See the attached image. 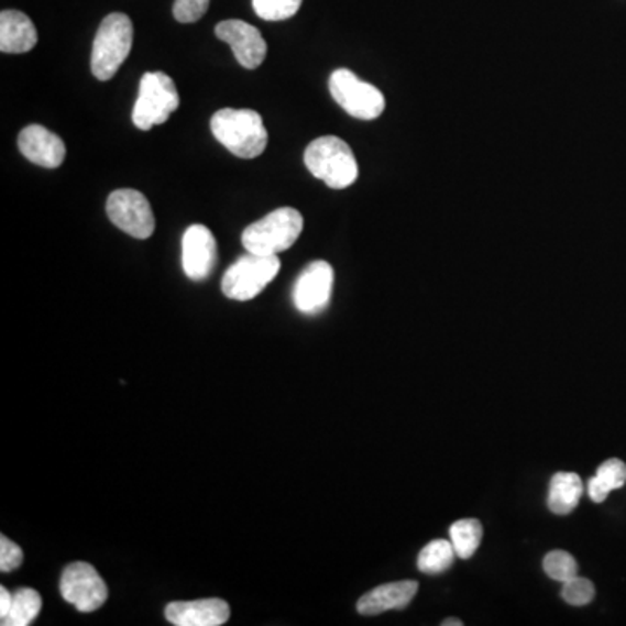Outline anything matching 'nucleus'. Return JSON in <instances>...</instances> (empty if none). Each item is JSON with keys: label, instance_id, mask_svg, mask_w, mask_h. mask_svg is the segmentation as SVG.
Here are the masks:
<instances>
[{"label": "nucleus", "instance_id": "obj_1", "mask_svg": "<svg viewBox=\"0 0 626 626\" xmlns=\"http://www.w3.org/2000/svg\"><path fill=\"white\" fill-rule=\"evenodd\" d=\"M216 140L235 157L256 158L268 145V133L260 113L254 110L223 108L211 119Z\"/></svg>", "mask_w": 626, "mask_h": 626}, {"label": "nucleus", "instance_id": "obj_2", "mask_svg": "<svg viewBox=\"0 0 626 626\" xmlns=\"http://www.w3.org/2000/svg\"><path fill=\"white\" fill-rule=\"evenodd\" d=\"M305 166L329 188L343 190L358 182L359 164L349 143L341 138H317L305 150Z\"/></svg>", "mask_w": 626, "mask_h": 626}, {"label": "nucleus", "instance_id": "obj_3", "mask_svg": "<svg viewBox=\"0 0 626 626\" xmlns=\"http://www.w3.org/2000/svg\"><path fill=\"white\" fill-rule=\"evenodd\" d=\"M304 216L293 208H281L250 224L242 233L248 253L274 256L289 250L304 232Z\"/></svg>", "mask_w": 626, "mask_h": 626}, {"label": "nucleus", "instance_id": "obj_4", "mask_svg": "<svg viewBox=\"0 0 626 626\" xmlns=\"http://www.w3.org/2000/svg\"><path fill=\"white\" fill-rule=\"evenodd\" d=\"M133 21L128 14H108L92 44L91 70L98 80H110L133 50Z\"/></svg>", "mask_w": 626, "mask_h": 626}, {"label": "nucleus", "instance_id": "obj_5", "mask_svg": "<svg viewBox=\"0 0 626 626\" xmlns=\"http://www.w3.org/2000/svg\"><path fill=\"white\" fill-rule=\"evenodd\" d=\"M179 95L175 80L164 72H146L140 80L133 122L138 129L150 131L164 124L178 110Z\"/></svg>", "mask_w": 626, "mask_h": 626}, {"label": "nucleus", "instance_id": "obj_6", "mask_svg": "<svg viewBox=\"0 0 626 626\" xmlns=\"http://www.w3.org/2000/svg\"><path fill=\"white\" fill-rule=\"evenodd\" d=\"M278 270H281V260L277 254L260 256L248 253L224 272L221 290L227 298L250 301L277 277Z\"/></svg>", "mask_w": 626, "mask_h": 626}, {"label": "nucleus", "instance_id": "obj_7", "mask_svg": "<svg viewBox=\"0 0 626 626\" xmlns=\"http://www.w3.org/2000/svg\"><path fill=\"white\" fill-rule=\"evenodd\" d=\"M329 92L349 116L361 121H374L385 112V96L373 84L364 83L347 68L331 74Z\"/></svg>", "mask_w": 626, "mask_h": 626}, {"label": "nucleus", "instance_id": "obj_8", "mask_svg": "<svg viewBox=\"0 0 626 626\" xmlns=\"http://www.w3.org/2000/svg\"><path fill=\"white\" fill-rule=\"evenodd\" d=\"M107 215L117 229H121L134 239L145 241L154 235V211L142 191L133 188L112 191L107 200Z\"/></svg>", "mask_w": 626, "mask_h": 626}, {"label": "nucleus", "instance_id": "obj_9", "mask_svg": "<svg viewBox=\"0 0 626 626\" xmlns=\"http://www.w3.org/2000/svg\"><path fill=\"white\" fill-rule=\"evenodd\" d=\"M59 590L65 601L80 613L100 609L108 598L103 578L88 562H74L63 571Z\"/></svg>", "mask_w": 626, "mask_h": 626}, {"label": "nucleus", "instance_id": "obj_10", "mask_svg": "<svg viewBox=\"0 0 626 626\" xmlns=\"http://www.w3.org/2000/svg\"><path fill=\"white\" fill-rule=\"evenodd\" d=\"M334 270L328 262L310 263L301 272L293 289L296 308L305 316H316L331 301Z\"/></svg>", "mask_w": 626, "mask_h": 626}, {"label": "nucleus", "instance_id": "obj_11", "mask_svg": "<svg viewBox=\"0 0 626 626\" xmlns=\"http://www.w3.org/2000/svg\"><path fill=\"white\" fill-rule=\"evenodd\" d=\"M183 270L194 283H202L218 262V245L211 230L204 224H191L183 235Z\"/></svg>", "mask_w": 626, "mask_h": 626}, {"label": "nucleus", "instance_id": "obj_12", "mask_svg": "<svg viewBox=\"0 0 626 626\" xmlns=\"http://www.w3.org/2000/svg\"><path fill=\"white\" fill-rule=\"evenodd\" d=\"M215 34L232 47L237 62L248 70H254L265 62L266 42L256 26L242 20H227L216 25Z\"/></svg>", "mask_w": 626, "mask_h": 626}, {"label": "nucleus", "instance_id": "obj_13", "mask_svg": "<svg viewBox=\"0 0 626 626\" xmlns=\"http://www.w3.org/2000/svg\"><path fill=\"white\" fill-rule=\"evenodd\" d=\"M18 149L30 162L46 169L62 166L67 155V146L58 134L51 133L42 125H29L18 136Z\"/></svg>", "mask_w": 626, "mask_h": 626}, {"label": "nucleus", "instance_id": "obj_14", "mask_svg": "<svg viewBox=\"0 0 626 626\" xmlns=\"http://www.w3.org/2000/svg\"><path fill=\"white\" fill-rule=\"evenodd\" d=\"M166 619L176 626H220L230 619V606L221 598L171 602Z\"/></svg>", "mask_w": 626, "mask_h": 626}, {"label": "nucleus", "instance_id": "obj_15", "mask_svg": "<svg viewBox=\"0 0 626 626\" xmlns=\"http://www.w3.org/2000/svg\"><path fill=\"white\" fill-rule=\"evenodd\" d=\"M416 592L418 583L413 580L386 583L362 595L358 602V611L364 616H376L385 611L404 609L415 598Z\"/></svg>", "mask_w": 626, "mask_h": 626}, {"label": "nucleus", "instance_id": "obj_16", "mask_svg": "<svg viewBox=\"0 0 626 626\" xmlns=\"http://www.w3.org/2000/svg\"><path fill=\"white\" fill-rule=\"evenodd\" d=\"M39 35L34 23L21 11H2L0 14V51L23 54L37 46Z\"/></svg>", "mask_w": 626, "mask_h": 626}, {"label": "nucleus", "instance_id": "obj_17", "mask_svg": "<svg viewBox=\"0 0 626 626\" xmlns=\"http://www.w3.org/2000/svg\"><path fill=\"white\" fill-rule=\"evenodd\" d=\"M583 494V482L580 475L571 472H559L550 481L548 508L557 515H568L576 508Z\"/></svg>", "mask_w": 626, "mask_h": 626}, {"label": "nucleus", "instance_id": "obj_18", "mask_svg": "<svg viewBox=\"0 0 626 626\" xmlns=\"http://www.w3.org/2000/svg\"><path fill=\"white\" fill-rule=\"evenodd\" d=\"M626 484V465L622 460H607L598 466L595 477L590 479L589 496L592 502L602 503L611 491L619 490Z\"/></svg>", "mask_w": 626, "mask_h": 626}, {"label": "nucleus", "instance_id": "obj_19", "mask_svg": "<svg viewBox=\"0 0 626 626\" xmlns=\"http://www.w3.org/2000/svg\"><path fill=\"white\" fill-rule=\"evenodd\" d=\"M454 557L458 556L451 539H433L419 552L418 569L421 573L436 576L446 573L454 564Z\"/></svg>", "mask_w": 626, "mask_h": 626}, {"label": "nucleus", "instance_id": "obj_20", "mask_svg": "<svg viewBox=\"0 0 626 626\" xmlns=\"http://www.w3.org/2000/svg\"><path fill=\"white\" fill-rule=\"evenodd\" d=\"M41 609L42 598L37 590L20 589L13 593L11 609L0 623L4 626H29L35 622Z\"/></svg>", "mask_w": 626, "mask_h": 626}, {"label": "nucleus", "instance_id": "obj_21", "mask_svg": "<svg viewBox=\"0 0 626 626\" xmlns=\"http://www.w3.org/2000/svg\"><path fill=\"white\" fill-rule=\"evenodd\" d=\"M482 535H484V529L477 519L457 520L449 529L452 547L457 550V556L460 559H470L473 553L477 552V548L481 547Z\"/></svg>", "mask_w": 626, "mask_h": 626}, {"label": "nucleus", "instance_id": "obj_22", "mask_svg": "<svg viewBox=\"0 0 626 626\" xmlns=\"http://www.w3.org/2000/svg\"><path fill=\"white\" fill-rule=\"evenodd\" d=\"M304 0H253L254 13L265 21L289 20Z\"/></svg>", "mask_w": 626, "mask_h": 626}, {"label": "nucleus", "instance_id": "obj_23", "mask_svg": "<svg viewBox=\"0 0 626 626\" xmlns=\"http://www.w3.org/2000/svg\"><path fill=\"white\" fill-rule=\"evenodd\" d=\"M545 573L552 580L565 583L571 578L578 576V562L571 553L564 550H553L543 560Z\"/></svg>", "mask_w": 626, "mask_h": 626}, {"label": "nucleus", "instance_id": "obj_24", "mask_svg": "<svg viewBox=\"0 0 626 626\" xmlns=\"http://www.w3.org/2000/svg\"><path fill=\"white\" fill-rule=\"evenodd\" d=\"M595 597V586L586 578L574 576L562 583V598L571 606H586Z\"/></svg>", "mask_w": 626, "mask_h": 626}, {"label": "nucleus", "instance_id": "obj_25", "mask_svg": "<svg viewBox=\"0 0 626 626\" xmlns=\"http://www.w3.org/2000/svg\"><path fill=\"white\" fill-rule=\"evenodd\" d=\"M209 0H175L173 14L179 23H196L208 13Z\"/></svg>", "mask_w": 626, "mask_h": 626}, {"label": "nucleus", "instance_id": "obj_26", "mask_svg": "<svg viewBox=\"0 0 626 626\" xmlns=\"http://www.w3.org/2000/svg\"><path fill=\"white\" fill-rule=\"evenodd\" d=\"M23 564V552L14 541L2 536L0 538V571L2 573H13Z\"/></svg>", "mask_w": 626, "mask_h": 626}, {"label": "nucleus", "instance_id": "obj_27", "mask_svg": "<svg viewBox=\"0 0 626 626\" xmlns=\"http://www.w3.org/2000/svg\"><path fill=\"white\" fill-rule=\"evenodd\" d=\"M11 604H13V593H9L8 590L2 586V589H0V619L8 616Z\"/></svg>", "mask_w": 626, "mask_h": 626}, {"label": "nucleus", "instance_id": "obj_28", "mask_svg": "<svg viewBox=\"0 0 626 626\" xmlns=\"http://www.w3.org/2000/svg\"><path fill=\"white\" fill-rule=\"evenodd\" d=\"M442 625H444V626H461V625H463V622H460V619H457V618H449V619H446V622H442Z\"/></svg>", "mask_w": 626, "mask_h": 626}]
</instances>
